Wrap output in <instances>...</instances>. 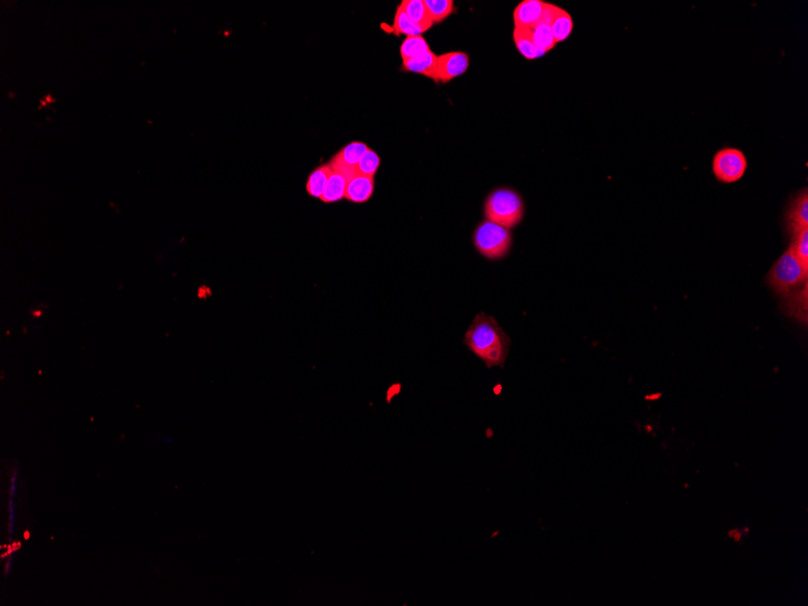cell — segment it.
I'll return each instance as SVG.
<instances>
[{
  "label": "cell",
  "mask_w": 808,
  "mask_h": 606,
  "mask_svg": "<svg viewBox=\"0 0 808 606\" xmlns=\"http://www.w3.org/2000/svg\"><path fill=\"white\" fill-rule=\"evenodd\" d=\"M464 344L488 368L505 367L511 339L492 316L478 314L465 334Z\"/></svg>",
  "instance_id": "cell-1"
},
{
  "label": "cell",
  "mask_w": 808,
  "mask_h": 606,
  "mask_svg": "<svg viewBox=\"0 0 808 606\" xmlns=\"http://www.w3.org/2000/svg\"><path fill=\"white\" fill-rule=\"evenodd\" d=\"M807 279L808 268L798 259L789 247L772 265L768 273L767 282L774 292L788 296L801 286L807 284Z\"/></svg>",
  "instance_id": "cell-2"
},
{
  "label": "cell",
  "mask_w": 808,
  "mask_h": 606,
  "mask_svg": "<svg viewBox=\"0 0 808 606\" xmlns=\"http://www.w3.org/2000/svg\"><path fill=\"white\" fill-rule=\"evenodd\" d=\"M484 215L489 222L506 229H512L522 222L524 202L520 195L512 189H496L488 196Z\"/></svg>",
  "instance_id": "cell-3"
},
{
  "label": "cell",
  "mask_w": 808,
  "mask_h": 606,
  "mask_svg": "<svg viewBox=\"0 0 808 606\" xmlns=\"http://www.w3.org/2000/svg\"><path fill=\"white\" fill-rule=\"evenodd\" d=\"M474 246L478 252L489 259H500L509 253L512 245V235L509 229L485 220L474 231Z\"/></svg>",
  "instance_id": "cell-4"
},
{
  "label": "cell",
  "mask_w": 808,
  "mask_h": 606,
  "mask_svg": "<svg viewBox=\"0 0 808 606\" xmlns=\"http://www.w3.org/2000/svg\"><path fill=\"white\" fill-rule=\"evenodd\" d=\"M748 168L744 153L736 148H723L713 159V173L721 183H735L743 178Z\"/></svg>",
  "instance_id": "cell-5"
},
{
  "label": "cell",
  "mask_w": 808,
  "mask_h": 606,
  "mask_svg": "<svg viewBox=\"0 0 808 606\" xmlns=\"http://www.w3.org/2000/svg\"><path fill=\"white\" fill-rule=\"evenodd\" d=\"M548 3L542 0H523L513 11L514 28L532 29L544 20Z\"/></svg>",
  "instance_id": "cell-6"
},
{
  "label": "cell",
  "mask_w": 808,
  "mask_h": 606,
  "mask_svg": "<svg viewBox=\"0 0 808 606\" xmlns=\"http://www.w3.org/2000/svg\"><path fill=\"white\" fill-rule=\"evenodd\" d=\"M469 56L462 51H451L438 56V79L447 84L469 69Z\"/></svg>",
  "instance_id": "cell-7"
},
{
  "label": "cell",
  "mask_w": 808,
  "mask_h": 606,
  "mask_svg": "<svg viewBox=\"0 0 808 606\" xmlns=\"http://www.w3.org/2000/svg\"><path fill=\"white\" fill-rule=\"evenodd\" d=\"M786 226L791 235L799 230L808 229L807 189L800 192L791 202L786 211Z\"/></svg>",
  "instance_id": "cell-8"
},
{
  "label": "cell",
  "mask_w": 808,
  "mask_h": 606,
  "mask_svg": "<svg viewBox=\"0 0 808 606\" xmlns=\"http://www.w3.org/2000/svg\"><path fill=\"white\" fill-rule=\"evenodd\" d=\"M402 69L406 72L416 73L439 82L438 79V56L429 51L414 59H406L402 62Z\"/></svg>",
  "instance_id": "cell-9"
},
{
  "label": "cell",
  "mask_w": 808,
  "mask_h": 606,
  "mask_svg": "<svg viewBox=\"0 0 808 606\" xmlns=\"http://www.w3.org/2000/svg\"><path fill=\"white\" fill-rule=\"evenodd\" d=\"M374 177L357 175L348 180L345 199L353 203H363L368 201L374 193Z\"/></svg>",
  "instance_id": "cell-10"
},
{
  "label": "cell",
  "mask_w": 808,
  "mask_h": 606,
  "mask_svg": "<svg viewBox=\"0 0 808 606\" xmlns=\"http://www.w3.org/2000/svg\"><path fill=\"white\" fill-rule=\"evenodd\" d=\"M368 145L362 142H351L336 154L329 162L331 166L350 167L356 168L362 157L368 150ZM357 170V168H356Z\"/></svg>",
  "instance_id": "cell-11"
},
{
  "label": "cell",
  "mask_w": 808,
  "mask_h": 606,
  "mask_svg": "<svg viewBox=\"0 0 808 606\" xmlns=\"http://www.w3.org/2000/svg\"><path fill=\"white\" fill-rule=\"evenodd\" d=\"M399 8L411 18V22L418 24L424 33L432 27L433 23L425 6L424 0H403Z\"/></svg>",
  "instance_id": "cell-12"
},
{
  "label": "cell",
  "mask_w": 808,
  "mask_h": 606,
  "mask_svg": "<svg viewBox=\"0 0 808 606\" xmlns=\"http://www.w3.org/2000/svg\"><path fill=\"white\" fill-rule=\"evenodd\" d=\"M348 178L339 171L332 170L331 175L327 182L326 188L323 192L321 200L325 203H333L345 199V193L348 188Z\"/></svg>",
  "instance_id": "cell-13"
},
{
  "label": "cell",
  "mask_w": 808,
  "mask_h": 606,
  "mask_svg": "<svg viewBox=\"0 0 808 606\" xmlns=\"http://www.w3.org/2000/svg\"><path fill=\"white\" fill-rule=\"evenodd\" d=\"M513 41L516 44V48L519 51V54L522 55L523 57L527 59H537L545 56L546 52L542 50L539 49L535 45V43L532 41V36L529 34V31H524V29H517L514 28L513 31Z\"/></svg>",
  "instance_id": "cell-14"
},
{
  "label": "cell",
  "mask_w": 808,
  "mask_h": 606,
  "mask_svg": "<svg viewBox=\"0 0 808 606\" xmlns=\"http://www.w3.org/2000/svg\"><path fill=\"white\" fill-rule=\"evenodd\" d=\"M331 173L332 167L329 164L322 165V166L318 167L316 170H313L309 175L308 182H306V192H308L309 195H311L313 198L321 199Z\"/></svg>",
  "instance_id": "cell-15"
},
{
  "label": "cell",
  "mask_w": 808,
  "mask_h": 606,
  "mask_svg": "<svg viewBox=\"0 0 808 606\" xmlns=\"http://www.w3.org/2000/svg\"><path fill=\"white\" fill-rule=\"evenodd\" d=\"M529 34L532 36V41L535 43V45L539 49L542 50L544 52H549L551 50L554 49V46L557 45L554 41L553 33H552V28H551V23L547 22L545 20H542L540 23H537L535 27L532 29H527Z\"/></svg>",
  "instance_id": "cell-16"
},
{
  "label": "cell",
  "mask_w": 808,
  "mask_h": 606,
  "mask_svg": "<svg viewBox=\"0 0 808 606\" xmlns=\"http://www.w3.org/2000/svg\"><path fill=\"white\" fill-rule=\"evenodd\" d=\"M551 28H552L555 44H559V43L567 41L572 34V29H574V21L567 11L559 8L558 13L555 14L553 21H552Z\"/></svg>",
  "instance_id": "cell-17"
},
{
  "label": "cell",
  "mask_w": 808,
  "mask_h": 606,
  "mask_svg": "<svg viewBox=\"0 0 808 606\" xmlns=\"http://www.w3.org/2000/svg\"><path fill=\"white\" fill-rule=\"evenodd\" d=\"M429 51H431V49L423 36H406L402 45H401V50H399L403 61L414 59V57L426 54Z\"/></svg>",
  "instance_id": "cell-18"
},
{
  "label": "cell",
  "mask_w": 808,
  "mask_h": 606,
  "mask_svg": "<svg viewBox=\"0 0 808 606\" xmlns=\"http://www.w3.org/2000/svg\"><path fill=\"white\" fill-rule=\"evenodd\" d=\"M424 4L433 24L443 22L455 9L453 0H424Z\"/></svg>",
  "instance_id": "cell-19"
},
{
  "label": "cell",
  "mask_w": 808,
  "mask_h": 606,
  "mask_svg": "<svg viewBox=\"0 0 808 606\" xmlns=\"http://www.w3.org/2000/svg\"><path fill=\"white\" fill-rule=\"evenodd\" d=\"M393 31L396 34H403V36H421L424 33V31L418 24L411 22V18L406 16V13L399 6H398L397 11L395 14V18H393Z\"/></svg>",
  "instance_id": "cell-20"
},
{
  "label": "cell",
  "mask_w": 808,
  "mask_h": 606,
  "mask_svg": "<svg viewBox=\"0 0 808 606\" xmlns=\"http://www.w3.org/2000/svg\"><path fill=\"white\" fill-rule=\"evenodd\" d=\"M791 248L798 259L808 268V229L791 233Z\"/></svg>",
  "instance_id": "cell-21"
},
{
  "label": "cell",
  "mask_w": 808,
  "mask_h": 606,
  "mask_svg": "<svg viewBox=\"0 0 808 606\" xmlns=\"http://www.w3.org/2000/svg\"><path fill=\"white\" fill-rule=\"evenodd\" d=\"M380 166V157L378 154L368 149L364 155L362 157L361 160L358 162L357 173L363 175H369V177H376V172L379 170Z\"/></svg>",
  "instance_id": "cell-22"
},
{
  "label": "cell",
  "mask_w": 808,
  "mask_h": 606,
  "mask_svg": "<svg viewBox=\"0 0 808 606\" xmlns=\"http://www.w3.org/2000/svg\"><path fill=\"white\" fill-rule=\"evenodd\" d=\"M15 498L10 496L9 498V523H8V530H9L10 536L14 535L15 523H16V511H15Z\"/></svg>",
  "instance_id": "cell-23"
},
{
  "label": "cell",
  "mask_w": 808,
  "mask_h": 606,
  "mask_svg": "<svg viewBox=\"0 0 808 606\" xmlns=\"http://www.w3.org/2000/svg\"><path fill=\"white\" fill-rule=\"evenodd\" d=\"M55 101H56V99H55L54 97H51L50 94H46L44 99H41V104H39V108L41 109L43 107H45V106H49L50 103H54Z\"/></svg>",
  "instance_id": "cell-24"
},
{
  "label": "cell",
  "mask_w": 808,
  "mask_h": 606,
  "mask_svg": "<svg viewBox=\"0 0 808 606\" xmlns=\"http://www.w3.org/2000/svg\"><path fill=\"white\" fill-rule=\"evenodd\" d=\"M11 565H13V558L9 557L6 564H5V575L9 576L10 571H11Z\"/></svg>",
  "instance_id": "cell-25"
}]
</instances>
